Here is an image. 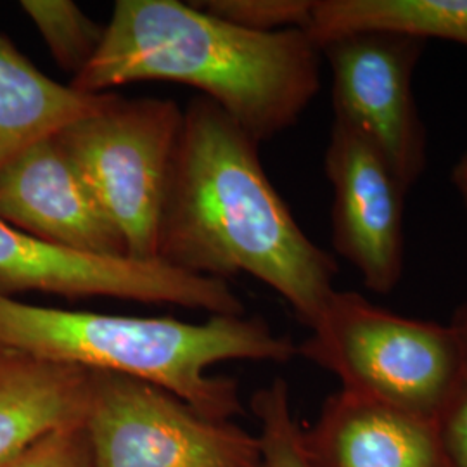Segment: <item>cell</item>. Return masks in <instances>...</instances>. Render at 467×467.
Here are the masks:
<instances>
[{
    "label": "cell",
    "mask_w": 467,
    "mask_h": 467,
    "mask_svg": "<svg viewBox=\"0 0 467 467\" xmlns=\"http://www.w3.org/2000/svg\"><path fill=\"white\" fill-rule=\"evenodd\" d=\"M451 181L467 213V150L451 168Z\"/></svg>",
    "instance_id": "ffe728a7"
},
{
    "label": "cell",
    "mask_w": 467,
    "mask_h": 467,
    "mask_svg": "<svg viewBox=\"0 0 467 467\" xmlns=\"http://www.w3.org/2000/svg\"><path fill=\"white\" fill-rule=\"evenodd\" d=\"M90 370L0 347V466L44 436L84 422Z\"/></svg>",
    "instance_id": "7c38bea8"
},
{
    "label": "cell",
    "mask_w": 467,
    "mask_h": 467,
    "mask_svg": "<svg viewBox=\"0 0 467 467\" xmlns=\"http://www.w3.org/2000/svg\"><path fill=\"white\" fill-rule=\"evenodd\" d=\"M0 347L85 370L160 386L206 418L243 414L239 388L208 368L229 360L287 362L295 343L260 317L212 316L204 322L130 317L28 305L0 295Z\"/></svg>",
    "instance_id": "3957f363"
},
{
    "label": "cell",
    "mask_w": 467,
    "mask_h": 467,
    "mask_svg": "<svg viewBox=\"0 0 467 467\" xmlns=\"http://www.w3.org/2000/svg\"><path fill=\"white\" fill-rule=\"evenodd\" d=\"M256 467H264V462H262V464H260V466H256Z\"/></svg>",
    "instance_id": "7402d4cb"
},
{
    "label": "cell",
    "mask_w": 467,
    "mask_h": 467,
    "mask_svg": "<svg viewBox=\"0 0 467 467\" xmlns=\"http://www.w3.org/2000/svg\"><path fill=\"white\" fill-rule=\"evenodd\" d=\"M324 168L333 185L334 250L360 272L370 291L391 293L405 262V187L379 150L336 119Z\"/></svg>",
    "instance_id": "9c48e42d"
},
{
    "label": "cell",
    "mask_w": 467,
    "mask_h": 467,
    "mask_svg": "<svg viewBox=\"0 0 467 467\" xmlns=\"http://www.w3.org/2000/svg\"><path fill=\"white\" fill-rule=\"evenodd\" d=\"M111 94H85L54 82L0 34V168L35 142L98 111Z\"/></svg>",
    "instance_id": "4fadbf2b"
},
{
    "label": "cell",
    "mask_w": 467,
    "mask_h": 467,
    "mask_svg": "<svg viewBox=\"0 0 467 467\" xmlns=\"http://www.w3.org/2000/svg\"><path fill=\"white\" fill-rule=\"evenodd\" d=\"M251 409L260 424V447L264 467H310L303 428L293 416L287 383L277 378L274 383L256 391Z\"/></svg>",
    "instance_id": "2e32d148"
},
{
    "label": "cell",
    "mask_w": 467,
    "mask_h": 467,
    "mask_svg": "<svg viewBox=\"0 0 467 467\" xmlns=\"http://www.w3.org/2000/svg\"><path fill=\"white\" fill-rule=\"evenodd\" d=\"M260 144L213 100L185 108L156 258L185 274L272 287L310 329L333 296V256L303 233L268 181Z\"/></svg>",
    "instance_id": "6da1fadb"
},
{
    "label": "cell",
    "mask_w": 467,
    "mask_h": 467,
    "mask_svg": "<svg viewBox=\"0 0 467 467\" xmlns=\"http://www.w3.org/2000/svg\"><path fill=\"white\" fill-rule=\"evenodd\" d=\"M322 52L303 30L253 32L194 2L118 0L94 59L69 87L189 85L258 142L298 123L320 90Z\"/></svg>",
    "instance_id": "7a4b0ae2"
},
{
    "label": "cell",
    "mask_w": 467,
    "mask_h": 467,
    "mask_svg": "<svg viewBox=\"0 0 467 467\" xmlns=\"http://www.w3.org/2000/svg\"><path fill=\"white\" fill-rule=\"evenodd\" d=\"M296 355L341 389L434 419L464 376L451 324L401 317L358 293L334 291Z\"/></svg>",
    "instance_id": "277c9868"
},
{
    "label": "cell",
    "mask_w": 467,
    "mask_h": 467,
    "mask_svg": "<svg viewBox=\"0 0 467 467\" xmlns=\"http://www.w3.org/2000/svg\"><path fill=\"white\" fill-rule=\"evenodd\" d=\"M40 291L67 300L118 298L168 303L212 316H244L227 281L200 277L161 260L109 258L67 250L0 220V295Z\"/></svg>",
    "instance_id": "52a82bcc"
},
{
    "label": "cell",
    "mask_w": 467,
    "mask_h": 467,
    "mask_svg": "<svg viewBox=\"0 0 467 467\" xmlns=\"http://www.w3.org/2000/svg\"><path fill=\"white\" fill-rule=\"evenodd\" d=\"M318 49L343 35L389 32L467 47V0H314L303 30Z\"/></svg>",
    "instance_id": "5bb4252c"
},
{
    "label": "cell",
    "mask_w": 467,
    "mask_h": 467,
    "mask_svg": "<svg viewBox=\"0 0 467 467\" xmlns=\"http://www.w3.org/2000/svg\"><path fill=\"white\" fill-rule=\"evenodd\" d=\"M182 123L175 100L113 92L98 111L56 134L134 260H158L160 218Z\"/></svg>",
    "instance_id": "5b68a950"
},
{
    "label": "cell",
    "mask_w": 467,
    "mask_h": 467,
    "mask_svg": "<svg viewBox=\"0 0 467 467\" xmlns=\"http://www.w3.org/2000/svg\"><path fill=\"white\" fill-rule=\"evenodd\" d=\"M445 467H467V374L434 418Z\"/></svg>",
    "instance_id": "d6986e66"
},
{
    "label": "cell",
    "mask_w": 467,
    "mask_h": 467,
    "mask_svg": "<svg viewBox=\"0 0 467 467\" xmlns=\"http://www.w3.org/2000/svg\"><path fill=\"white\" fill-rule=\"evenodd\" d=\"M21 9L34 21L56 65L73 78L98 54L104 30L69 0H23Z\"/></svg>",
    "instance_id": "9a60e30c"
},
{
    "label": "cell",
    "mask_w": 467,
    "mask_h": 467,
    "mask_svg": "<svg viewBox=\"0 0 467 467\" xmlns=\"http://www.w3.org/2000/svg\"><path fill=\"white\" fill-rule=\"evenodd\" d=\"M451 329L457 336V343L461 348V357L464 364V374H467V305L461 306L451 318Z\"/></svg>",
    "instance_id": "44dd1931"
},
{
    "label": "cell",
    "mask_w": 467,
    "mask_h": 467,
    "mask_svg": "<svg viewBox=\"0 0 467 467\" xmlns=\"http://www.w3.org/2000/svg\"><path fill=\"white\" fill-rule=\"evenodd\" d=\"M84 428L94 467H256L258 436L194 410L167 389L90 370Z\"/></svg>",
    "instance_id": "8992f818"
},
{
    "label": "cell",
    "mask_w": 467,
    "mask_h": 467,
    "mask_svg": "<svg viewBox=\"0 0 467 467\" xmlns=\"http://www.w3.org/2000/svg\"><path fill=\"white\" fill-rule=\"evenodd\" d=\"M426 44L407 35L360 32L320 47L333 71L334 119L379 150L407 192L428 165L426 129L414 98Z\"/></svg>",
    "instance_id": "ba28073f"
},
{
    "label": "cell",
    "mask_w": 467,
    "mask_h": 467,
    "mask_svg": "<svg viewBox=\"0 0 467 467\" xmlns=\"http://www.w3.org/2000/svg\"><path fill=\"white\" fill-rule=\"evenodd\" d=\"M212 16L253 32L305 30L314 0H206L194 2Z\"/></svg>",
    "instance_id": "e0dca14e"
},
{
    "label": "cell",
    "mask_w": 467,
    "mask_h": 467,
    "mask_svg": "<svg viewBox=\"0 0 467 467\" xmlns=\"http://www.w3.org/2000/svg\"><path fill=\"white\" fill-rule=\"evenodd\" d=\"M0 220L61 248L130 258L123 235L56 135L0 168Z\"/></svg>",
    "instance_id": "30bf717a"
},
{
    "label": "cell",
    "mask_w": 467,
    "mask_h": 467,
    "mask_svg": "<svg viewBox=\"0 0 467 467\" xmlns=\"http://www.w3.org/2000/svg\"><path fill=\"white\" fill-rule=\"evenodd\" d=\"M310 467H445L434 419L345 389L303 430Z\"/></svg>",
    "instance_id": "8fae6325"
},
{
    "label": "cell",
    "mask_w": 467,
    "mask_h": 467,
    "mask_svg": "<svg viewBox=\"0 0 467 467\" xmlns=\"http://www.w3.org/2000/svg\"><path fill=\"white\" fill-rule=\"evenodd\" d=\"M0 467H94L84 422L44 436Z\"/></svg>",
    "instance_id": "ac0fdd59"
}]
</instances>
